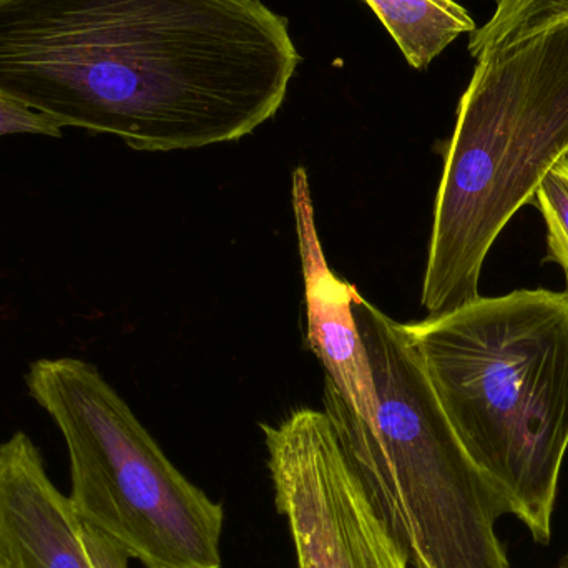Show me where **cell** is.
<instances>
[{"label": "cell", "instance_id": "cell-6", "mask_svg": "<svg viewBox=\"0 0 568 568\" xmlns=\"http://www.w3.org/2000/svg\"><path fill=\"white\" fill-rule=\"evenodd\" d=\"M275 506L300 568H410L371 506L324 410L262 424Z\"/></svg>", "mask_w": 568, "mask_h": 568}, {"label": "cell", "instance_id": "cell-10", "mask_svg": "<svg viewBox=\"0 0 568 568\" xmlns=\"http://www.w3.org/2000/svg\"><path fill=\"white\" fill-rule=\"evenodd\" d=\"M566 20L568 0H497L494 16L470 36V55L477 59Z\"/></svg>", "mask_w": 568, "mask_h": 568}, {"label": "cell", "instance_id": "cell-4", "mask_svg": "<svg viewBox=\"0 0 568 568\" xmlns=\"http://www.w3.org/2000/svg\"><path fill=\"white\" fill-rule=\"evenodd\" d=\"M437 190L420 303L479 297L497 236L568 155V20L477 57Z\"/></svg>", "mask_w": 568, "mask_h": 568}, {"label": "cell", "instance_id": "cell-8", "mask_svg": "<svg viewBox=\"0 0 568 568\" xmlns=\"http://www.w3.org/2000/svg\"><path fill=\"white\" fill-rule=\"evenodd\" d=\"M0 567L93 568L82 523L26 433L0 443Z\"/></svg>", "mask_w": 568, "mask_h": 568}, {"label": "cell", "instance_id": "cell-1", "mask_svg": "<svg viewBox=\"0 0 568 568\" xmlns=\"http://www.w3.org/2000/svg\"><path fill=\"white\" fill-rule=\"evenodd\" d=\"M27 52L59 122L136 152L245 139L282 109L301 60L262 0H45Z\"/></svg>", "mask_w": 568, "mask_h": 568}, {"label": "cell", "instance_id": "cell-2", "mask_svg": "<svg viewBox=\"0 0 568 568\" xmlns=\"http://www.w3.org/2000/svg\"><path fill=\"white\" fill-rule=\"evenodd\" d=\"M403 327L474 463L549 542L568 449V291L479 296Z\"/></svg>", "mask_w": 568, "mask_h": 568}, {"label": "cell", "instance_id": "cell-5", "mask_svg": "<svg viewBox=\"0 0 568 568\" xmlns=\"http://www.w3.org/2000/svg\"><path fill=\"white\" fill-rule=\"evenodd\" d=\"M30 397L59 427L80 523L145 568H222L225 509L186 479L93 364L33 361Z\"/></svg>", "mask_w": 568, "mask_h": 568}, {"label": "cell", "instance_id": "cell-13", "mask_svg": "<svg viewBox=\"0 0 568 568\" xmlns=\"http://www.w3.org/2000/svg\"><path fill=\"white\" fill-rule=\"evenodd\" d=\"M82 539L93 568H129V554L102 530L82 523Z\"/></svg>", "mask_w": 568, "mask_h": 568}, {"label": "cell", "instance_id": "cell-3", "mask_svg": "<svg viewBox=\"0 0 568 568\" xmlns=\"http://www.w3.org/2000/svg\"><path fill=\"white\" fill-rule=\"evenodd\" d=\"M376 390L366 424L324 379V413L371 506L410 568H510L497 520L510 514L447 419L403 324L354 294Z\"/></svg>", "mask_w": 568, "mask_h": 568}, {"label": "cell", "instance_id": "cell-9", "mask_svg": "<svg viewBox=\"0 0 568 568\" xmlns=\"http://www.w3.org/2000/svg\"><path fill=\"white\" fill-rule=\"evenodd\" d=\"M414 69H426L457 37L477 29L456 0H366Z\"/></svg>", "mask_w": 568, "mask_h": 568}, {"label": "cell", "instance_id": "cell-7", "mask_svg": "<svg viewBox=\"0 0 568 568\" xmlns=\"http://www.w3.org/2000/svg\"><path fill=\"white\" fill-rule=\"evenodd\" d=\"M291 203L303 266L307 334L311 351L326 369V379L366 424L376 416V390L366 349L354 316L356 287L334 275L327 265L306 169L297 166L291 179Z\"/></svg>", "mask_w": 568, "mask_h": 568}, {"label": "cell", "instance_id": "cell-12", "mask_svg": "<svg viewBox=\"0 0 568 568\" xmlns=\"http://www.w3.org/2000/svg\"><path fill=\"white\" fill-rule=\"evenodd\" d=\"M62 129L63 126L50 116L0 95V136L29 133L60 139Z\"/></svg>", "mask_w": 568, "mask_h": 568}, {"label": "cell", "instance_id": "cell-14", "mask_svg": "<svg viewBox=\"0 0 568 568\" xmlns=\"http://www.w3.org/2000/svg\"><path fill=\"white\" fill-rule=\"evenodd\" d=\"M562 568H568V564H567V566H564Z\"/></svg>", "mask_w": 568, "mask_h": 568}, {"label": "cell", "instance_id": "cell-15", "mask_svg": "<svg viewBox=\"0 0 568 568\" xmlns=\"http://www.w3.org/2000/svg\"><path fill=\"white\" fill-rule=\"evenodd\" d=\"M0 568H2V567H0Z\"/></svg>", "mask_w": 568, "mask_h": 568}, {"label": "cell", "instance_id": "cell-11", "mask_svg": "<svg viewBox=\"0 0 568 568\" xmlns=\"http://www.w3.org/2000/svg\"><path fill=\"white\" fill-rule=\"evenodd\" d=\"M536 202L547 223L549 260L559 263L568 275V155L547 173Z\"/></svg>", "mask_w": 568, "mask_h": 568}]
</instances>
